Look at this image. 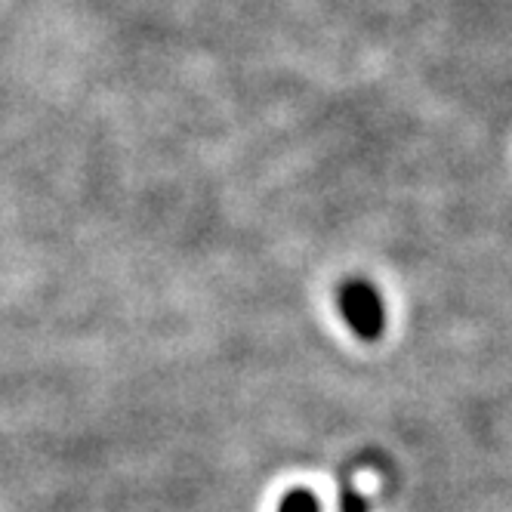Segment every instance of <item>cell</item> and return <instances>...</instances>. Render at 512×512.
Instances as JSON below:
<instances>
[{
    "mask_svg": "<svg viewBox=\"0 0 512 512\" xmlns=\"http://www.w3.org/2000/svg\"><path fill=\"white\" fill-rule=\"evenodd\" d=\"M340 306H343V315L346 321L355 327V334L364 337V340H377L383 334V324H386V315H383V303L380 297L374 294L371 284L364 281H352L343 287L340 294Z\"/></svg>",
    "mask_w": 512,
    "mask_h": 512,
    "instance_id": "1",
    "label": "cell"
},
{
    "mask_svg": "<svg viewBox=\"0 0 512 512\" xmlns=\"http://www.w3.org/2000/svg\"><path fill=\"white\" fill-rule=\"evenodd\" d=\"M281 512H318V503L309 491H290L281 503Z\"/></svg>",
    "mask_w": 512,
    "mask_h": 512,
    "instance_id": "2",
    "label": "cell"
},
{
    "mask_svg": "<svg viewBox=\"0 0 512 512\" xmlns=\"http://www.w3.org/2000/svg\"><path fill=\"white\" fill-rule=\"evenodd\" d=\"M343 512H364V500L352 491L343 494Z\"/></svg>",
    "mask_w": 512,
    "mask_h": 512,
    "instance_id": "3",
    "label": "cell"
}]
</instances>
